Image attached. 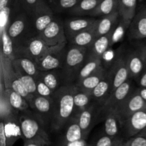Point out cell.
Listing matches in <instances>:
<instances>
[{"label":"cell","mask_w":146,"mask_h":146,"mask_svg":"<svg viewBox=\"0 0 146 146\" xmlns=\"http://www.w3.org/2000/svg\"><path fill=\"white\" fill-rule=\"evenodd\" d=\"M119 0H102L96 8L89 14L91 17H104L118 10Z\"/></svg>","instance_id":"4dcf8cb0"},{"label":"cell","mask_w":146,"mask_h":146,"mask_svg":"<svg viewBox=\"0 0 146 146\" xmlns=\"http://www.w3.org/2000/svg\"><path fill=\"white\" fill-rule=\"evenodd\" d=\"M38 78L42 80L44 84H46L54 92L60 87L65 85L61 69L41 71V74Z\"/></svg>","instance_id":"cb8c5ba5"},{"label":"cell","mask_w":146,"mask_h":146,"mask_svg":"<svg viewBox=\"0 0 146 146\" xmlns=\"http://www.w3.org/2000/svg\"><path fill=\"white\" fill-rule=\"evenodd\" d=\"M138 48V50L140 51V52H141L143 58L144 62H145V68H146V44H144V45L141 46Z\"/></svg>","instance_id":"f6af8a7d"},{"label":"cell","mask_w":146,"mask_h":146,"mask_svg":"<svg viewBox=\"0 0 146 146\" xmlns=\"http://www.w3.org/2000/svg\"><path fill=\"white\" fill-rule=\"evenodd\" d=\"M62 130H64V133L61 143L85 139L81 126L78 123L76 115H74L71 119H69Z\"/></svg>","instance_id":"d6986e66"},{"label":"cell","mask_w":146,"mask_h":146,"mask_svg":"<svg viewBox=\"0 0 146 146\" xmlns=\"http://www.w3.org/2000/svg\"><path fill=\"white\" fill-rule=\"evenodd\" d=\"M38 36L50 46L67 44L68 43L64 29V21L56 17H55L49 25L47 26Z\"/></svg>","instance_id":"52a82bcc"},{"label":"cell","mask_w":146,"mask_h":146,"mask_svg":"<svg viewBox=\"0 0 146 146\" xmlns=\"http://www.w3.org/2000/svg\"><path fill=\"white\" fill-rule=\"evenodd\" d=\"M106 74L107 71L102 65L99 68H97L91 75L87 76L86 78L83 79L76 85L81 89L91 92L92 90L105 78Z\"/></svg>","instance_id":"d4e9b609"},{"label":"cell","mask_w":146,"mask_h":146,"mask_svg":"<svg viewBox=\"0 0 146 146\" xmlns=\"http://www.w3.org/2000/svg\"><path fill=\"white\" fill-rule=\"evenodd\" d=\"M4 81H5L4 86L6 88H11L14 91L18 93L21 96L24 97L27 100V102L29 104V106H31L34 96L31 95L29 93V91L25 88L21 80L17 76V74L14 71V70L13 69L12 66H11V68H9L8 69L7 74H5V80H4Z\"/></svg>","instance_id":"ac0fdd59"},{"label":"cell","mask_w":146,"mask_h":146,"mask_svg":"<svg viewBox=\"0 0 146 146\" xmlns=\"http://www.w3.org/2000/svg\"><path fill=\"white\" fill-rule=\"evenodd\" d=\"M88 146H93V145H88Z\"/></svg>","instance_id":"816d5d0a"},{"label":"cell","mask_w":146,"mask_h":146,"mask_svg":"<svg viewBox=\"0 0 146 146\" xmlns=\"http://www.w3.org/2000/svg\"><path fill=\"white\" fill-rule=\"evenodd\" d=\"M125 58L130 78H138L145 69V62L138 48L130 53Z\"/></svg>","instance_id":"44dd1931"},{"label":"cell","mask_w":146,"mask_h":146,"mask_svg":"<svg viewBox=\"0 0 146 146\" xmlns=\"http://www.w3.org/2000/svg\"><path fill=\"white\" fill-rule=\"evenodd\" d=\"M111 93V82L107 73L105 78L92 90L91 95L95 102L103 106Z\"/></svg>","instance_id":"603a6c76"},{"label":"cell","mask_w":146,"mask_h":146,"mask_svg":"<svg viewBox=\"0 0 146 146\" xmlns=\"http://www.w3.org/2000/svg\"><path fill=\"white\" fill-rule=\"evenodd\" d=\"M13 69L14 70L17 76L21 80V81L23 83V84L25 86V88H27V91H29V93L31 95L34 96H38L36 91V79L33 76H31L25 74L23 71L14 69V68H13Z\"/></svg>","instance_id":"e575fe53"},{"label":"cell","mask_w":146,"mask_h":146,"mask_svg":"<svg viewBox=\"0 0 146 146\" xmlns=\"http://www.w3.org/2000/svg\"><path fill=\"white\" fill-rule=\"evenodd\" d=\"M104 133L111 137L116 138L118 136L121 125L119 118L113 111L104 113Z\"/></svg>","instance_id":"83f0119b"},{"label":"cell","mask_w":146,"mask_h":146,"mask_svg":"<svg viewBox=\"0 0 146 146\" xmlns=\"http://www.w3.org/2000/svg\"><path fill=\"white\" fill-rule=\"evenodd\" d=\"M102 0H81L76 7L71 9L68 12L76 17L89 16V14L96 8Z\"/></svg>","instance_id":"1f68e13d"},{"label":"cell","mask_w":146,"mask_h":146,"mask_svg":"<svg viewBox=\"0 0 146 146\" xmlns=\"http://www.w3.org/2000/svg\"><path fill=\"white\" fill-rule=\"evenodd\" d=\"M141 96L146 101V87H140L137 88Z\"/></svg>","instance_id":"bcb514c9"},{"label":"cell","mask_w":146,"mask_h":146,"mask_svg":"<svg viewBox=\"0 0 146 146\" xmlns=\"http://www.w3.org/2000/svg\"><path fill=\"white\" fill-rule=\"evenodd\" d=\"M127 146H146V133H139L129 138Z\"/></svg>","instance_id":"ab89813d"},{"label":"cell","mask_w":146,"mask_h":146,"mask_svg":"<svg viewBox=\"0 0 146 146\" xmlns=\"http://www.w3.org/2000/svg\"><path fill=\"white\" fill-rule=\"evenodd\" d=\"M138 84L140 87H146V68L143 72L138 78Z\"/></svg>","instance_id":"ee69618b"},{"label":"cell","mask_w":146,"mask_h":146,"mask_svg":"<svg viewBox=\"0 0 146 146\" xmlns=\"http://www.w3.org/2000/svg\"><path fill=\"white\" fill-rule=\"evenodd\" d=\"M36 91L38 96L48 98H52L54 94V91H53L46 84H44V81L39 78L36 79Z\"/></svg>","instance_id":"74e56055"},{"label":"cell","mask_w":146,"mask_h":146,"mask_svg":"<svg viewBox=\"0 0 146 146\" xmlns=\"http://www.w3.org/2000/svg\"><path fill=\"white\" fill-rule=\"evenodd\" d=\"M88 48L70 45L61 68L65 85L75 84L80 70L88 58Z\"/></svg>","instance_id":"277c9868"},{"label":"cell","mask_w":146,"mask_h":146,"mask_svg":"<svg viewBox=\"0 0 146 146\" xmlns=\"http://www.w3.org/2000/svg\"><path fill=\"white\" fill-rule=\"evenodd\" d=\"M6 30L17 48L29 38L36 36L30 16L24 11H16L10 17Z\"/></svg>","instance_id":"3957f363"},{"label":"cell","mask_w":146,"mask_h":146,"mask_svg":"<svg viewBox=\"0 0 146 146\" xmlns=\"http://www.w3.org/2000/svg\"><path fill=\"white\" fill-rule=\"evenodd\" d=\"M131 78L125 81L124 84L117 88L111 94L107 101L102 106L101 112L106 113L109 111H115V108L127 98V97L131 94L132 90V83Z\"/></svg>","instance_id":"4fadbf2b"},{"label":"cell","mask_w":146,"mask_h":146,"mask_svg":"<svg viewBox=\"0 0 146 146\" xmlns=\"http://www.w3.org/2000/svg\"><path fill=\"white\" fill-rule=\"evenodd\" d=\"M126 141H124L123 138H119V139H118L112 146H126Z\"/></svg>","instance_id":"7dc6e473"},{"label":"cell","mask_w":146,"mask_h":146,"mask_svg":"<svg viewBox=\"0 0 146 146\" xmlns=\"http://www.w3.org/2000/svg\"><path fill=\"white\" fill-rule=\"evenodd\" d=\"M95 26L92 28L84 30L76 34L69 38L68 42H69L71 45L76 46L86 47V48L90 47L97 38L95 31Z\"/></svg>","instance_id":"484cf974"},{"label":"cell","mask_w":146,"mask_h":146,"mask_svg":"<svg viewBox=\"0 0 146 146\" xmlns=\"http://www.w3.org/2000/svg\"><path fill=\"white\" fill-rule=\"evenodd\" d=\"M1 38L2 43V57L11 61L14 58V44L7 34L6 29L1 31Z\"/></svg>","instance_id":"836d02e7"},{"label":"cell","mask_w":146,"mask_h":146,"mask_svg":"<svg viewBox=\"0 0 146 146\" xmlns=\"http://www.w3.org/2000/svg\"><path fill=\"white\" fill-rule=\"evenodd\" d=\"M4 91L9 104L16 111L23 113L31 110L29 104L24 97L21 96L18 93L14 91L11 88H6L5 86H4Z\"/></svg>","instance_id":"4316f807"},{"label":"cell","mask_w":146,"mask_h":146,"mask_svg":"<svg viewBox=\"0 0 146 146\" xmlns=\"http://www.w3.org/2000/svg\"><path fill=\"white\" fill-rule=\"evenodd\" d=\"M56 46H48L38 36H36L14 48V58L27 57L36 63Z\"/></svg>","instance_id":"5b68a950"},{"label":"cell","mask_w":146,"mask_h":146,"mask_svg":"<svg viewBox=\"0 0 146 146\" xmlns=\"http://www.w3.org/2000/svg\"><path fill=\"white\" fill-rule=\"evenodd\" d=\"M81 0H49V6L53 11L61 12L64 11H69L71 9L78 4Z\"/></svg>","instance_id":"d590c367"},{"label":"cell","mask_w":146,"mask_h":146,"mask_svg":"<svg viewBox=\"0 0 146 146\" xmlns=\"http://www.w3.org/2000/svg\"><path fill=\"white\" fill-rule=\"evenodd\" d=\"M146 133V128H145V129L143 130V131H142V132H141V133Z\"/></svg>","instance_id":"681fc988"},{"label":"cell","mask_w":146,"mask_h":146,"mask_svg":"<svg viewBox=\"0 0 146 146\" xmlns=\"http://www.w3.org/2000/svg\"><path fill=\"white\" fill-rule=\"evenodd\" d=\"M101 108L102 106L94 101L89 107L84 109L79 113L74 114L77 115L78 123L81 126L85 139H86L90 131L95 125L96 121L98 118V115L100 112H101Z\"/></svg>","instance_id":"8fae6325"},{"label":"cell","mask_w":146,"mask_h":146,"mask_svg":"<svg viewBox=\"0 0 146 146\" xmlns=\"http://www.w3.org/2000/svg\"><path fill=\"white\" fill-rule=\"evenodd\" d=\"M30 107L31 109L41 118L46 126L47 129H51L53 113L51 98L36 96L33 98Z\"/></svg>","instance_id":"7c38bea8"},{"label":"cell","mask_w":146,"mask_h":146,"mask_svg":"<svg viewBox=\"0 0 146 146\" xmlns=\"http://www.w3.org/2000/svg\"><path fill=\"white\" fill-rule=\"evenodd\" d=\"M128 37L131 40H142L146 38V6L141 8L128 28Z\"/></svg>","instance_id":"2e32d148"},{"label":"cell","mask_w":146,"mask_h":146,"mask_svg":"<svg viewBox=\"0 0 146 146\" xmlns=\"http://www.w3.org/2000/svg\"><path fill=\"white\" fill-rule=\"evenodd\" d=\"M125 134L131 138L142 132L146 128V108L133 114L123 124Z\"/></svg>","instance_id":"9a60e30c"},{"label":"cell","mask_w":146,"mask_h":146,"mask_svg":"<svg viewBox=\"0 0 146 146\" xmlns=\"http://www.w3.org/2000/svg\"><path fill=\"white\" fill-rule=\"evenodd\" d=\"M119 138L120 137L113 138V137H111L104 133V135H102L96 140V141L93 146H112L119 139Z\"/></svg>","instance_id":"f35d334b"},{"label":"cell","mask_w":146,"mask_h":146,"mask_svg":"<svg viewBox=\"0 0 146 146\" xmlns=\"http://www.w3.org/2000/svg\"><path fill=\"white\" fill-rule=\"evenodd\" d=\"M97 21V19L91 17H78L66 19L64 21V24L67 40L81 31L94 27Z\"/></svg>","instance_id":"5bb4252c"},{"label":"cell","mask_w":146,"mask_h":146,"mask_svg":"<svg viewBox=\"0 0 146 146\" xmlns=\"http://www.w3.org/2000/svg\"><path fill=\"white\" fill-rule=\"evenodd\" d=\"M74 100L75 114L79 113L84 109L89 107L94 101L91 92L81 89L77 86L74 94Z\"/></svg>","instance_id":"f1b7e54d"},{"label":"cell","mask_w":146,"mask_h":146,"mask_svg":"<svg viewBox=\"0 0 146 146\" xmlns=\"http://www.w3.org/2000/svg\"><path fill=\"white\" fill-rule=\"evenodd\" d=\"M138 1H143V0H138Z\"/></svg>","instance_id":"f907efd6"},{"label":"cell","mask_w":146,"mask_h":146,"mask_svg":"<svg viewBox=\"0 0 146 146\" xmlns=\"http://www.w3.org/2000/svg\"><path fill=\"white\" fill-rule=\"evenodd\" d=\"M103 65V59L99 58H91V57H88L86 61L82 68L80 70L79 73L77 76L76 81L75 84H78V82L82 81L87 76L91 75L92 73H94L98 68H99L101 66Z\"/></svg>","instance_id":"d6a6232c"},{"label":"cell","mask_w":146,"mask_h":146,"mask_svg":"<svg viewBox=\"0 0 146 146\" xmlns=\"http://www.w3.org/2000/svg\"><path fill=\"white\" fill-rule=\"evenodd\" d=\"M66 44L59 45L54 50L46 54L39 61L36 62L40 71H47L55 69H61L65 59Z\"/></svg>","instance_id":"9c48e42d"},{"label":"cell","mask_w":146,"mask_h":146,"mask_svg":"<svg viewBox=\"0 0 146 146\" xmlns=\"http://www.w3.org/2000/svg\"><path fill=\"white\" fill-rule=\"evenodd\" d=\"M126 146H127V141H126Z\"/></svg>","instance_id":"f5cc1de1"},{"label":"cell","mask_w":146,"mask_h":146,"mask_svg":"<svg viewBox=\"0 0 146 146\" xmlns=\"http://www.w3.org/2000/svg\"><path fill=\"white\" fill-rule=\"evenodd\" d=\"M11 63L13 68L23 71L36 79H37L41 74V71L38 69L36 63L27 57L15 58L11 61Z\"/></svg>","instance_id":"7402d4cb"},{"label":"cell","mask_w":146,"mask_h":146,"mask_svg":"<svg viewBox=\"0 0 146 146\" xmlns=\"http://www.w3.org/2000/svg\"><path fill=\"white\" fill-rule=\"evenodd\" d=\"M36 36H38L55 19L54 11L45 0H41L30 16Z\"/></svg>","instance_id":"ba28073f"},{"label":"cell","mask_w":146,"mask_h":146,"mask_svg":"<svg viewBox=\"0 0 146 146\" xmlns=\"http://www.w3.org/2000/svg\"><path fill=\"white\" fill-rule=\"evenodd\" d=\"M24 146H50V145H44V144L38 143L26 142V143H24Z\"/></svg>","instance_id":"c3c4849f"},{"label":"cell","mask_w":146,"mask_h":146,"mask_svg":"<svg viewBox=\"0 0 146 146\" xmlns=\"http://www.w3.org/2000/svg\"><path fill=\"white\" fill-rule=\"evenodd\" d=\"M115 29L108 34L98 37L95 40L92 45L88 48V57L99 58L103 59V57L107 52L108 48L113 46L112 38Z\"/></svg>","instance_id":"e0dca14e"},{"label":"cell","mask_w":146,"mask_h":146,"mask_svg":"<svg viewBox=\"0 0 146 146\" xmlns=\"http://www.w3.org/2000/svg\"><path fill=\"white\" fill-rule=\"evenodd\" d=\"M60 146H88L86 139H81L74 142H68L61 143Z\"/></svg>","instance_id":"b9f144b4"},{"label":"cell","mask_w":146,"mask_h":146,"mask_svg":"<svg viewBox=\"0 0 146 146\" xmlns=\"http://www.w3.org/2000/svg\"><path fill=\"white\" fill-rule=\"evenodd\" d=\"M0 146H10L6 132L5 122L2 120L0 123Z\"/></svg>","instance_id":"60d3db41"},{"label":"cell","mask_w":146,"mask_h":146,"mask_svg":"<svg viewBox=\"0 0 146 146\" xmlns=\"http://www.w3.org/2000/svg\"><path fill=\"white\" fill-rule=\"evenodd\" d=\"M138 0H119L118 13L122 21L131 22L137 13V1Z\"/></svg>","instance_id":"f546056e"},{"label":"cell","mask_w":146,"mask_h":146,"mask_svg":"<svg viewBox=\"0 0 146 146\" xmlns=\"http://www.w3.org/2000/svg\"><path fill=\"white\" fill-rule=\"evenodd\" d=\"M19 125L24 143L34 142L51 145L46 126L31 109L21 113L19 118Z\"/></svg>","instance_id":"7a4b0ae2"},{"label":"cell","mask_w":146,"mask_h":146,"mask_svg":"<svg viewBox=\"0 0 146 146\" xmlns=\"http://www.w3.org/2000/svg\"><path fill=\"white\" fill-rule=\"evenodd\" d=\"M107 73L111 82V93L131 78L126 58L124 57L117 58L112 63Z\"/></svg>","instance_id":"30bf717a"},{"label":"cell","mask_w":146,"mask_h":146,"mask_svg":"<svg viewBox=\"0 0 146 146\" xmlns=\"http://www.w3.org/2000/svg\"><path fill=\"white\" fill-rule=\"evenodd\" d=\"M76 84L64 85L54 92L52 101L53 113L51 130L59 132L75 114L74 94Z\"/></svg>","instance_id":"6da1fadb"},{"label":"cell","mask_w":146,"mask_h":146,"mask_svg":"<svg viewBox=\"0 0 146 146\" xmlns=\"http://www.w3.org/2000/svg\"><path fill=\"white\" fill-rule=\"evenodd\" d=\"M41 0H16L15 11H24L31 16Z\"/></svg>","instance_id":"8d00e7d4"},{"label":"cell","mask_w":146,"mask_h":146,"mask_svg":"<svg viewBox=\"0 0 146 146\" xmlns=\"http://www.w3.org/2000/svg\"><path fill=\"white\" fill-rule=\"evenodd\" d=\"M16 5V0H0V10L9 7Z\"/></svg>","instance_id":"7bdbcfd3"},{"label":"cell","mask_w":146,"mask_h":146,"mask_svg":"<svg viewBox=\"0 0 146 146\" xmlns=\"http://www.w3.org/2000/svg\"><path fill=\"white\" fill-rule=\"evenodd\" d=\"M120 19L121 17L118 11L98 19L95 26V31L97 38L106 35L113 31L117 27Z\"/></svg>","instance_id":"ffe728a7"},{"label":"cell","mask_w":146,"mask_h":146,"mask_svg":"<svg viewBox=\"0 0 146 146\" xmlns=\"http://www.w3.org/2000/svg\"><path fill=\"white\" fill-rule=\"evenodd\" d=\"M146 108V101L138 93V90H134L113 111L119 118L121 125L128 120L130 116L137 111Z\"/></svg>","instance_id":"8992f818"}]
</instances>
